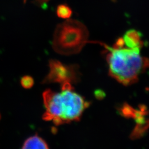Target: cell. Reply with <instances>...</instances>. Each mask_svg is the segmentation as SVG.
I'll list each match as a JSON object with an SVG mask.
<instances>
[{
  "label": "cell",
  "instance_id": "cell-9",
  "mask_svg": "<svg viewBox=\"0 0 149 149\" xmlns=\"http://www.w3.org/2000/svg\"><path fill=\"white\" fill-rule=\"evenodd\" d=\"M51 0H33L32 2L34 5L37 6L38 7H42L47 4Z\"/></svg>",
  "mask_w": 149,
  "mask_h": 149
},
{
  "label": "cell",
  "instance_id": "cell-4",
  "mask_svg": "<svg viewBox=\"0 0 149 149\" xmlns=\"http://www.w3.org/2000/svg\"><path fill=\"white\" fill-rule=\"evenodd\" d=\"M49 71L44 79L43 84H60L65 83L72 85L76 84L80 79L79 66L76 64H63L56 59L49 61Z\"/></svg>",
  "mask_w": 149,
  "mask_h": 149
},
{
  "label": "cell",
  "instance_id": "cell-6",
  "mask_svg": "<svg viewBox=\"0 0 149 149\" xmlns=\"http://www.w3.org/2000/svg\"><path fill=\"white\" fill-rule=\"evenodd\" d=\"M22 149H49V148L46 141L36 134L27 139L23 145Z\"/></svg>",
  "mask_w": 149,
  "mask_h": 149
},
{
  "label": "cell",
  "instance_id": "cell-10",
  "mask_svg": "<svg viewBox=\"0 0 149 149\" xmlns=\"http://www.w3.org/2000/svg\"><path fill=\"white\" fill-rule=\"evenodd\" d=\"M27 1V0H24V3H26Z\"/></svg>",
  "mask_w": 149,
  "mask_h": 149
},
{
  "label": "cell",
  "instance_id": "cell-8",
  "mask_svg": "<svg viewBox=\"0 0 149 149\" xmlns=\"http://www.w3.org/2000/svg\"><path fill=\"white\" fill-rule=\"evenodd\" d=\"M21 85L26 89H29L32 88L34 85L33 78L32 76L28 75L23 76L21 79Z\"/></svg>",
  "mask_w": 149,
  "mask_h": 149
},
{
  "label": "cell",
  "instance_id": "cell-3",
  "mask_svg": "<svg viewBox=\"0 0 149 149\" xmlns=\"http://www.w3.org/2000/svg\"><path fill=\"white\" fill-rule=\"evenodd\" d=\"M88 37V31L82 23L68 19L56 27L52 47L55 52L63 55L77 54L90 42Z\"/></svg>",
  "mask_w": 149,
  "mask_h": 149
},
{
  "label": "cell",
  "instance_id": "cell-7",
  "mask_svg": "<svg viewBox=\"0 0 149 149\" xmlns=\"http://www.w3.org/2000/svg\"><path fill=\"white\" fill-rule=\"evenodd\" d=\"M72 11L69 6L66 4H61L56 8V15L59 18L68 19L72 16Z\"/></svg>",
  "mask_w": 149,
  "mask_h": 149
},
{
  "label": "cell",
  "instance_id": "cell-5",
  "mask_svg": "<svg viewBox=\"0 0 149 149\" xmlns=\"http://www.w3.org/2000/svg\"><path fill=\"white\" fill-rule=\"evenodd\" d=\"M142 34L138 31L135 29L129 30L122 38L124 46L130 49H141L144 45V41L142 40Z\"/></svg>",
  "mask_w": 149,
  "mask_h": 149
},
{
  "label": "cell",
  "instance_id": "cell-1",
  "mask_svg": "<svg viewBox=\"0 0 149 149\" xmlns=\"http://www.w3.org/2000/svg\"><path fill=\"white\" fill-rule=\"evenodd\" d=\"M57 92L47 89L43 93L45 112L44 120L56 126L79 121L90 103L74 90L73 85L65 83Z\"/></svg>",
  "mask_w": 149,
  "mask_h": 149
},
{
  "label": "cell",
  "instance_id": "cell-11",
  "mask_svg": "<svg viewBox=\"0 0 149 149\" xmlns=\"http://www.w3.org/2000/svg\"><path fill=\"white\" fill-rule=\"evenodd\" d=\"M113 1H116V0H113Z\"/></svg>",
  "mask_w": 149,
  "mask_h": 149
},
{
  "label": "cell",
  "instance_id": "cell-2",
  "mask_svg": "<svg viewBox=\"0 0 149 149\" xmlns=\"http://www.w3.org/2000/svg\"><path fill=\"white\" fill-rule=\"evenodd\" d=\"M106 49V60L110 76L124 86L138 82L139 76L149 68V59L140 55V49L109 47L98 43Z\"/></svg>",
  "mask_w": 149,
  "mask_h": 149
}]
</instances>
